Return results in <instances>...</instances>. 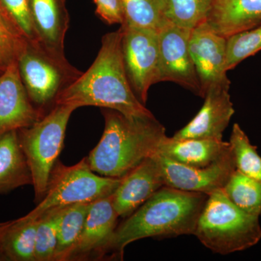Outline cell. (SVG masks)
<instances>
[{"label": "cell", "mask_w": 261, "mask_h": 261, "mask_svg": "<svg viewBox=\"0 0 261 261\" xmlns=\"http://www.w3.org/2000/svg\"><path fill=\"white\" fill-rule=\"evenodd\" d=\"M122 34L120 27L103 36L95 61L62 91L56 106H95L115 110L132 118L153 116L139 100L128 82L122 53Z\"/></svg>", "instance_id": "obj_1"}, {"label": "cell", "mask_w": 261, "mask_h": 261, "mask_svg": "<svg viewBox=\"0 0 261 261\" xmlns=\"http://www.w3.org/2000/svg\"><path fill=\"white\" fill-rule=\"evenodd\" d=\"M208 195L163 186L117 226L108 251L123 257L124 248L137 240L194 235Z\"/></svg>", "instance_id": "obj_2"}, {"label": "cell", "mask_w": 261, "mask_h": 261, "mask_svg": "<svg viewBox=\"0 0 261 261\" xmlns=\"http://www.w3.org/2000/svg\"><path fill=\"white\" fill-rule=\"evenodd\" d=\"M102 138L87 158L89 167L100 176L122 178L157 152L166 129L153 116L132 118L103 108Z\"/></svg>", "instance_id": "obj_3"}, {"label": "cell", "mask_w": 261, "mask_h": 261, "mask_svg": "<svg viewBox=\"0 0 261 261\" xmlns=\"http://www.w3.org/2000/svg\"><path fill=\"white\" fill-rule=\"evenodd\" d=\"M259 219L233 205L221 189L207 197L194 235L215 253L244 251L261 240Z\"/></svg>", "instance_id": "obj_4"}, {"label": "cell", "mask_w": 261, "mask_h": 261, "mask_svg": "<svg viewBox=\"0 0 261 261\" xmlns=\"http://www.w3.org/2000/svg\"><path fill=\"white\" fill-rule=\"evenodd\" d=\"M77 108L56 105L32 126L18 130L19 143L32 175L35 202L42 200L53 166L64 146L67 125Z\"/></svg>", "instance_id": "obj_5"}, {"label": "cell", "mask_w": 261, "mask_h": 261, "mask_svg": "<svg viewBox=\"0 0 261 261\" xmlns=\"http://www.w3.org/2000/svg\"><path fill=\"white\" fill-rule=\"evenodd\" d=\"M121 180L122 178L96 175L89 167L87 158L70 166L57 161L42 200L34 210L22 218L36 220L53 207L93 202L114 193Z\"/></svg>", "instance_id": "obj_6"}, {"label": "cell", "mask_w": 261, "mask_h": 261, "mask_svg": "<svg viewBox=\"0 0 261 261\" xmlns=\"http://www.w3.org/2000/svg\"><path fill=\"white\" fill-rule=\"evenodd\" d=\"M19 73L29 99L37 109L47 114L56 106L63 89L82 74L75 68H66L55 61L40 46L27 42L18 60Z\"/></svg>", "instance_id": "obj_7"}, {"label": "cell", "mask_w": 261, "mask_h": 261, "mask_svg": "<svg viewBox=\"0 0 261 261\" xmlns=\"http://www.w3.org/2000/svg\"><path fill=\"white\" fill-rule=\"evenodd\" d=\"M121 47L128 82L143 105L151 86L159 82V32L121 27Z\"/></svg>", "instance_id": "obj_8"}, {"label": "cell", "mask_w": 261, "mask_h": 261, "mask_svg": "<svg viewBox=\"0 0 261 261\" xmlns=\"http://www.w3.org/2000/svg\"><path fill=\"white\" fill-rule=\"evenodd\" d=\"M191 31L168 21L159 31V82H171L201 97L198 75L189 48Z\"/></svg>", "instance_id": "obj_9"}, {"label": "cell", "mask_w": 261, "mask_h": 261, "mask_svg": "<svg viewBox=\"0 0 261 261\" xmlns=\"http://www.w3.org/2000/svg\"><path fill=\"white\" fill-rule=\"evenodd\" d=\"M162 170L165 186L183 191L199 192L210 195L224 189L232 173L236 171L232 149L205 167L185 166L154 154Z\"/></svg>", "instance_id": "obj_10"}, {"label": "cell", "mask_w": 261, "mask_h": 261, "mask_svg": "<svg viewBox=\"0 0 261 261\" xmlns=\"http://www.w3.org/2000/svg\"><path fill=\"white\" fill-rule=\"evenodd\" d=\"M189 48L198 75L201 97L214 86L229 89L226 70V38L213 30L207 22L191 31Z\"/></svg>", "instance_id": "obj_11"}, {"label": "cell", "mask_w": 261, "mask_h": 261, "mask_svg": "<svg viewBox=\"0 0 261 261\" xmlns=\"http://www.w3.org/2000/svg\"><path fill=\"white\" fill-rule=\"evenodd\" d=\"M44 116L29 99L18 61L12 62L0 73V136L32 126Z\"/></svg>", "instance_id": "obj_12"}, {"label": "cell", "mask_w": 261, "mask_h": 261, "mask_svg": "<svg viewBox=\"0 0 261 261\" xmlns=\"http://www.w3.org/2000/svg\"><path fill=\"white\" fill-rule=\"evenodd\" d=\"M38 43L55 61L74 68L65 55V38L70 17L65 0H29Z\"/></svg>", "instance_id": "obj_13"}, {"label": "cell", "mask_w": 261, "mask_h": 261, "mask_svg": "<svg viewBox=\"0 0 261 261\" xmlns=\"http://www.w3.org/2000/svg\"><path fill=\"white\" fill-rule=\"evenodd\" d=\"M163 186L162 170L153 154L122 177L113 194V207L119 217L129 216Z\"/></svg>", "instance_id": "obj_14"}, {"label": "cell", "mask_w": 261, "mask_h": 261, "mask_svg": "<svg viewBox=\"0 0 261 261\" xmlns=\"http://www.w3.org/2000/svg\"><path fill=\"white\" fill-rule=\"evenodd\" d=\"M225 87L214 86L207 89L200 111L188 124L178 130L172 138H205L222 140L223 133L234 114L233 103Z\"/></svg>", "instance_id": "obj_15"}, {"label": "cell", "mask_w": 261, "mask_h": 261, "mask_svg": "<svg viewBox=\"0 0 261 261\" xmlns=\"http://www.w3.org/2000/svg\"><path fill=\"white\" fill-rule=\"evenodd\" d=\"M118 214L113 204V194L92 202L71 258H82L92 254L102 256L108 251L117 228Z\"/></svg>", "instance_id": "obj_16"}, {"label": "cell", "mask_w": 261, "mask_h": 261, "mask_svg": "<svg viewBox=\"0 0 261 261\" xmlns=\"http://www.w3.org/2000/svg\"><path fill=\"white\" fill-rule=\"evenodd\" d=\"M229 142L218 139L175 140L166 136L155 154L185 166L205 167L217 161L229 149Z\"/></svg>", "instance_id": "obj_17"}, {"label": "cell", "mask_w": 261, "mask_h": 261, "mask_svg": "<svg viewBox=\"0 0 261 261\" xmlns=\"http://www.w3.org/2000/svg\"><path fill=\"white\" fill-rule=\"evenodd\" d=\"M206 22L226 38L249 30L261 23V0H214Z\"/></svg>", "instance_id": "obj_18"}, {"label": "cell", "mask_w": 261, "mask_h": 261, "mask_svg": "<svg viewBox=\"0 0 261 261\" xmlns=\"http://www.w3.org/2000/svg\"><path fill=\"white\" fill-rule=\"evenodd\" d=\"M32 184V172L19 143L18 130L0 136V195Z\"/></svg>", "instance_id": "obj_19"}, {"label": "cell", "mask_w": 261, "mask_h": 261, "mask_svg": "<svg viewBox=\"0 0 261 261\" xmlns=\"http://www.w3.org/2000/svg\"><path fill=\"white\" fill-rule=\"evenodd\" d=\"M39 219L12 221L0 238V255L5 260L35 261L36 235Z\"/></svg>", "instance_id": "obj_20"}, {"label": "cell", "mask_w": 261, "mask_h": 261, "mask_svg": "<svg viewBox=\"0 0 261 261\" xmlns=\"http://www.w3.org/2000/svg\"><path fill=\"white\" fill-rule=\"evenodd\" d=\"M92 203H75L65 207L58 226V245L54 260H69L70 254L83 231Z\"/></svg>", "instance_id": "obj_21"}, {"label": "cell", "mask_w": 261, "mask_h": 261, "mask_svg": "<svg viewBox=\"0 0 261 261\" xmlns=\"http://www.w3.org/2000/svg\"><path fill=\"white\" fill-rule=\"evenodd\" d=\"M124 22L121 27L159 31L168 20L165 0H121Z\"/></svg>", "instance_id": "obj_22"}, {"label": "cell", "mask_w": 261, "mask_h": 261, "mask_svg": "<svg viewBox=\"0 0 261 261\" xmlns=\"http://www.w3.org/2000/svg\"><path fill=\"white\" fill-rule=\"evenodd\" d=\"M228 200L247 214L261 217V181L236 169L224 189Z\"/></svg>", "instance_id": "obj_23"}, {"label": "cell", "mask_w": 261, "mask_h": 261, "mask_svg": "<svg viewBox=\"0 0 261 261\" xmlns=\"http://www.w3.org/2000/svg\"><path fill=\"white\" fill-rule=\"evenodd\" d=\"M214 0H165V15L168 21L192 31L207 21Z\"/></svg>", "instance_id": "obj_24"}, {"label": "cell", "mask_w": 261, "mask_h": 261, "mask_svg": "<svg viewBox=\"0 0 261 261\" xmlns=\"http://www.w3.org/2000/svg\"><path fill=\"white\" fill-rule=\"evenodd\" d=\"M234 157L236 169L249 177L261 181V156L257 147L238 123H234L229 142Z\"/></svg>", "instance_id": "obj_25"}, {"label": "cell", "mask_w": 261, "mask_h": 261, "mask_svg": "<svg viewBox=\"0 0 261 261\" xmlns=\"http://www.w3.org/2000/svg\"><path fill=\"white\" fill-rule=\"evenodd\" d=\"M66 206L53 207L39 218L34 253L35 261L55 260L58 245V226Z\"/></svg>", "instance_id": "obj_26"}, {"label": "cell", "mask_w": 261, "mask_h": 261, "mask_svg": "<svg viewBox=\"0 0 261 261\" xmlns=\"http://www.w3.org/2000/svg\"><path fill=\"white\" fill-rule=\"evenodd\" d=\"M226 70L233 69L239 63L261 50V23L249 30L226 38Z\"/></svg>", "instance_id": "obj_27"}, {"label": "cell", "mask_w": 261, "mask_h": 261, "mask_svg": "<svg viewBox=\"0 0 261 261\" xmlns=\"http://www.w3.org/2000/svg\"><path fill=\"white\" fill-rule=\"evenodd\" d=\"M0 8L27 42L39 46L33 23L29 0H0Z\"/></svg>", "instance_id": "obj_28"}, {"label": "cell", "mask_w": 261, "mask_h": 261, "mask_svg": "<svg viewBox=\"0 0 261 261\" xmlns=\"http://www.w3.org/2000/svg\"><path fill=\"white\" fill-rule=\"evenodd\" d=\"M27 43L0 8V70L2 72L12 62L18 60L20 51Z\"/></svg>", "instance_id": "obj_29"}, {"label": "cell", "mask_w": 261, "mask_h": 261, "mask_svg": "<svg viewBox=\"0 0 261 261\" xmlns=\"http://www.w3.org/2000/svg\"><path fill=\"white\" fill-rule=\"evenodd\" d=\"M96 13L109 25L122 24L124 22L121 0H93Z\"/></svg>", "instance_id": "obj_30"}, {"label": "cell", "mask_w": 261, "mask_h": 261, "mask_svg": "<svg viewBox=\"0 0 261 261\" xmlns=\"http://www.w3.org/2000/svg\"><path fill=\"white\" fill-rule=\"evenodd\" d=\"M12 221H7V222H0V238H1L3 233H4L5 231L9 227Z\"/></svg>", "instance_id": "obj_31"}, {"label": "cell", "mask_w": 261, "mask_h": 261, "mask_svg": "<svg viewBox=\"0 0 261 261\" xmlns=\"http://www.w3.org/2000/svg\"><path fill=\"white\" fill-rule=\"evenodd\" d=\"M3 73V72L1 71V70H0V73Z\"/></svg>", "instance_id": "obj_32"}]
</instances>
